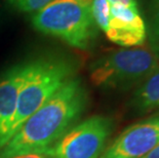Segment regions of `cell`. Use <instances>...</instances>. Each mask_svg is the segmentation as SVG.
<instances>
[{
  "mask_svg": "<svg viewBox=\"0 0 159 158\" xmlns=\"http://www.w3.org/2000/svg\"><path fill=\"white\" fill-rule=\"evenodd\" d=\"M89 93L79 77L68 80L24 122L0 149V158L43 152L73 126L85 111Z\"/></svg>",
  "mask_w": 159,
  "mask_h": 158,
  "instance_id": "1",
  "label": "cell"
},
{
  "mask_svg": "<svg viewBox=\"0 0 159 158\" xmlns=\"http://www.w3.org/2000/svg\"><path fill=\"white\" fill-rule=\"evenodd\" d=\"M77 63L63 55H47L31 59V68L20 90L11 129V139L50 97L75 77Z\"/></svg>",
  "mask_w": 159,
  "mask_h": 158,
  "instance_id": "2",
  "label": "cell"
},
{
  "mask_svg": "<svg viewBox=\"0 0 159 158\" xmlns=\"http://www.w3.org/2000/svg\"><path fill=\"white\" fill-rule=\"evenodd\" d=\"M90 4L81 0H53L35 12L32 25L38 32L59 38L72 47L89 49L99 35Z\"/></svg>",
  "mask_w": 159,
  "mask_h": 158,
  "instance_id": "3",
  "label": "cell"
},
{
  "mask_svg": "<svg viewBox=\"0 0 159 158\" xmlns=\"http://www.w3.org/2000/svg\"><path fill=\"white\" fill-rule=\"evenodd\" d=\"M158 70V58L151 50L120 49L94 61L89 67V77L101 88L126 90L139 86Z\"/></svg>",
  "mask_w": 159,
  "mask_h": 158,
  "instance_id": "4",
  "label": "cell"
},
{
  "mask_svg": "<svg viewBox=\"0 0 159 158\" xmlns=\"http://www.w3.org/2000/svg\"><path fill=\"white\" fill-rule=\"evenodd\" d=\"M113 127L109 117H89L71 127L45 151L53 158H99Z\"/></svg>",
  "mask_w": 159,
  "mask_h": 158,
  "instance_id": "5",
  "label": "cell"
},
{
  "mask_svg": "<svg viewBox=\"0 0 159 158\" xmlns=\"http://www.w3.org/2000/svg\"><path fill=\"white\" fill-rule=\"evenodd\" d=\"M159 144V114L126 127L99 158H142Z\"/></svg>",
  "mask_w": 159,
  "mask_h": 158,
  "instance_id": "6",
  "label": "cell"
},
{
  "mask_svg": "<svg viewBox=\"0 0 159 158\" xmlns=\"http://www.w3.org/2000/svg\"><path fill=\"white\" fill-rule=\"evenodd\" d=\"M31 68V60L18 63L0 75V149L11 140L20 90Z\"/></svg>",
  "mask_w": 159,
  "mask_h": 158,
  "instance_id": "7",
  "label": "cell"
},
{
  "mask_svg": "<svg viewBox=\"0 0 159 158\" xmlns=\"http://www.w3.org/2000/svg\"><path fill=\"white\" fill-rule=\"evenodd\" d=\"M105 33L110 41L124 47L141 45L147 39L146 23L143 18L131 23L120 22L110 18L109 28Z\"/></svg>",
  "mask_w": 159,
  "mask_h": 158,
  "instance_id": "8",
  "label": "cell"
},
{
  "mask_svg": "<svg viewBox=\"0 0 159 158\" xmlns=\"http://www.w3.org/2000/svg\"><path fill=\"white\" fill-rule=\"evenodd\" d=\"M130 108L138 114L159 110V70L138 86L130 100Z\"/></svg>",
  "mask_w": 159,
  "mask_h": 158,
  "instance_id": "9",
  "label": "cell"
},
{
  "mask_svg": "<svg viewBox=\"0 0 159 158\" xmlns=\"http://www.w3.org/2000/svg\"><path fill=\"white\" fill-rule=\"evenodd\" d=\"M147 37L151 52L159 58V0H148Z\"/></svg>",
  "mask_w": 159,
  "mask_h": 158,
  "instance_id": "10",
  "label": "cell"
},
{
  "mask_svg": "<svg viewBox=\"0 0 159 158\" xmlns=\"http://www.w3.org/2000/svg\"><path fill=\"white\" fill-rule=\"evenodd\" d=\"M91 13L99 29L106 32L110 22V3L108 0H91Z\"/></svg>",
  "mask_w": 159,
  "mask_h": 158,
  "instance_id": "11",
  "label": "cell"
},
{
  "mask_svg": "<svg viewBox=\"0 0 159 158\" xmlns=\"http://www.w3.org/2000/svg\"><path fill=\"white\" fill-rule=\"evenodd\" d=\"M110 18L116 19L120 22H136L142 16L139 12L138 6H125L121 4L110 5Z\"/></svg>",
  "mask_w": 159,
  "mask_h": 158,
  "instance_id": "12",
  "label": "cell"
},
{
  "mask_svg": "<svg viewBox=\"0 0 159 158\" xmlns=\"http://www.w3.org/2000/svg\"><path fill=\"white\" fill-rule=\"evenodd\" d=\"M6 1L16 11L22 12H36L53 0H6Z\"/></svg>",
  "mask_w": 159,
  "mask_h": 158,
  "instance_id": "13",
  "label": "cell"
},
{
  "mask_svg": "<svg viewBox=\"0 0 159 158\" xmlns=\"http://www.w3.org/2000/svg\"><path fill=\"white\" fill-rule=\"evenodd\" d=\"M12 158H53L48 152L43 151V152H35V153H29V154H24V155L16 156Z\"/></svg>",
  "mask_w": 159,
  "mask_h": 158,
  "instance_id": "14",
  "label": "cell"
},
{
  "mask_svg": "<svg viewBox=\"0 0 159 158\" xmlns=\"http://www.w3.org/2000/svg\"><path fill=\"white\" fill-rule=\"evenodd\" d=\"M110 5L113 4H121L125 6H138L137 0H108Z\"/></svg>",
  "mask_w": 159,
  "mask_h": 158,
  "instance_id": "15",
  "label": "cell"
},
{
  "mask_svg": "<svg viewBox=\"0 0 159 158\" xmlns=\"http://www.w3.org/2000/svg\"><path fill=\"white\" fill-rule=\"evenodd\" d=\"M142 158H159V144Z\"/></svg>",
  "mask_w": 159,
  "mask_h": 158,
  "instance_id": "16",
  "label": "cell"
},
{
  "mask_svg": "<svg viewBox=\"0 0 159 158\" xmlns=\"http://www.w3.org/2000/svg\"><path fill=\"white\" fill-rule=\"evenodd\" d=\"M81 1H84V2H89V3H91V0H81Z\"/></svg>",
  "mask_w": 159,
  "mask_h": 158,
  "instance_id": "17",
  "label": "cell"
}]
</instances>
